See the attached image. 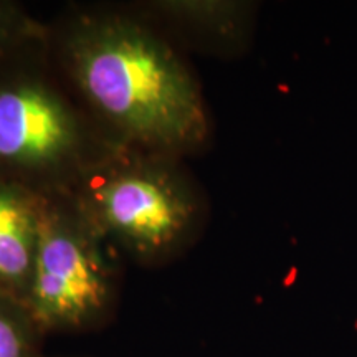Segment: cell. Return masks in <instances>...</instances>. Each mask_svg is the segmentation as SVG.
Instances as JSON below:
<instances>
[{"instance_id":"277c9868","label":"cell","mask_w":357,"mask_h":357,"mask_svg":"<svg viewBox=\"0 0 357 357\" xmlns=\"http://www.w3.org/2000/svg\"><path fill=\"white\" fill-rule=\"evenodd\" d=\"M71 195L47 199L24 306L48 334L106 328L121 301V263Z\"/></svg>"},{"instance_id":"6da1fadb","label":"cell","mask_w":357,"mask_h":357,"mask_svg":"<svg viewBox=\"0 0 357 357\" xmlns=\"http://www.w3.org/2000/svg\"><path fill=\"white\" fill-rule=\"evenodd\" d=\"M48 47L89 114L119 146L185 159L212 119L184 50L129 6H73L48 22Z\"/></svg>"},{"instance_id":"52a82bcc","label":"cell","mask_w":357,"mask_h":357,"mask_svg":"<svg viewBox=\"0 0 357 357\" xmlns=\"http://www.w3.org/2000/svg\"><path fill=\"white\" fill-rule=\"evenodd\" d=\"M45 337L22 303L0 298V357H47Z\"/></svg>"},{"instance_id":"3957f363","label":"cell","mask_w":357,"mask_h":357,"mask_svg":"<svg viewBox=\"0 0 357 357\" xmlns=\"http://www.w3.org/2000/svg\"><path fill=\"white\" fill-rule=\"evenodd\" d=\"M71 197L109 247L139 266L184 255L208 222L207 195L184 159L129 147L93 169Z\"/></svg>"},{"instance_id":"7a4b0ae2","label":"cell","mask_w":357,"mask_h":357,"mask_svg":"<svg viewBox=\"0 0 357 357\" xmlns=\"http://www.w3.org/2000/svg\"><path fill=\"white\" fill-rule=\"evenodd\" d=\"M119 149L58 68L48 35L0 58V181L73 195Z\"/></svg>"},{"instance_id":"ba28073f","label":"cell","mask_w":357,"mask_h":357,"mask_svg":"<svg viewBox=\"0 0 357 357\" xmlns=\"http://www.w3.org/2000/svg\"><path fill=\"white\" fill-rule=\"evenodd\" d=\"M48 35V24L33 19L24 7L0 0V58Z\"/></svg>"},{"instance_id":"8992f818","label":"cell","mask_w":357,"mask_h":357,"mask_svg":"<svg viewBox=\"0 0 357 357\" xmlns=\"http://www.w3.org/2000/svg\"><path fill=\"white\" fill-rule=\"evenodd\" d=\"M47 197L0 181V298L24 305L38 252Z\"/></svg>"},{"instance_id":"5b68a950","label":"cell","mask_w":357,"mask_h":357,"mask_svg":"<svg viewBox=\"0 0 357 357\" xmlns=\"http://www.w3.org/2000/svg\"><path fill=\"white\" fill-rule=\"evenodd\" d=\"M128 6L181 50L218 58L247 52L258 10L257 3L236 0H142Z\"/></svg>"}]
</instances>
